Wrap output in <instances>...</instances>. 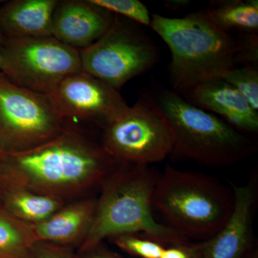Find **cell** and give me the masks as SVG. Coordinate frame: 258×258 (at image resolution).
Listing matches in <instances>:
<instances>
[{"label": "cell", "instance_id": "5", "mask_svg": "<svg viewBox=\"0 0 258 258\" xmlns=\"http://www.w3.org/2000/svg\"><path fill=\"white\" fill-rule=\"evenodd\" d=\"M154 99L174 131V147L169 157L174 160L225 166L255 152L257 146L249 137L172 90L161 88Z\"/></svg>", "mask_w": 258, "mask_h": 258}, {"label": "cell", "instance_id": "16", "mask_svg": "<svg viewBox=\"0 0 258 258\" xmlns=\"http://www.w3.org/2000/svg\"><path fill=\"white\" fill-rule=\"evenodd\" d=\"M64 206L61 199L15 186L0 187V208L26 223L45 221Z\"/></svg>", "mask_w": 258, "mask_h": 258}, {"label": "cell", "instance_id": "28", "mask_svg": "<svg viewBox=\"0 0 258 258\" xmlns=\"http://www.w3.org/2000/svg\"><path fill=\"white\" fill-rule=\"evenodd\" d=\"M243 258H258L257 252L255 250H250L244 256Z\"/></svg>", "mask_w": 258, "mask_h": 258}, {"label": "cell", "instance_id": "13", "mask_svg": "<svg viewBox=\"0 0 258 258\" xmlns=\"http://www.w3.org/2000/svg\"><path fill=\"white\" fill-rule=\"evenodd\" d=\"M184 94L187 95L186 100L191 104L221 115L234 128L247 133L258 132V112L223 79L204 81Z\"/></svg>", "mask_w": 258, "mask_h": 258}, {"label": "cell", "instance_id": "23", "mask_svg": "<svg viewBox=\"0 0 258 258\" xmlns=\"http://www.w3.org/2000/svg\"><path fill=\"white\" fill-rule=\"evenodd\" d=\"M203 241L180 242L164 249L161 258H203Z\"/></svg>", "mask_w": 258, "mask_h": 258}, {"label": "cell", "instance_id": "29", "mask_svg": "<svg viewBox=\"0 0 258 258\" xmlns=\"http://www.w3.org/2000/svg\"><path fill=\"white\" fill-rule=\"evenodd\" d=\"M3 168H2L1 151H0V186L2 184V177H3Z\"/></svg>", "mask_w": 258, "mask_h": 258}, {"label": "cell", "instance_id": "25", "mask_svg": "<svg viewBox=\"0 0 258 258\" xmlns=\"http://www.w3.org/2000/svg\"><path fill=\"white\" fill-rule=\"evenodd\" d=\"M5 37L3 34L0 32V71L3 74H8V69H7L6 64H5L4 57H3V44H4Z\"/></svg>", "mask_w": 258, "mask_h": 258}, {"label": "cell", "instance_id": "3", "mask_svg": "<svg viewBox=\"0 0 258 258\" xmlns=\"http://www.w3.org/2000/svg\"><path fill=\"white\" fill-rule=\"evenodd\" d=\"M150 27L170 50L174 92L184 93L204 81L222 79L236 67L238 39L215 26L202 11L182 18L153 14Z\"/></svg>", "mask_w": 258, "mask_h": 258}, {"label": "cell", "instance_id": "7", "mask_svg": "<svg viewBox=\"0 0 258 258\" xmlns=\"http://www.w3.org/2000/svg\"><path fill=\"white\" fill-rule=\"evenodd\" d=\"M138 25L115 15L99 40L79 50L83 71L119 91L130 80L152 69L159 61V48Z\"/></svg>", "mask_w": 258, "mask_h": 258}, {"label": "cell", "instance_id": "1", "mask_svg": "<svg viewBox=\"0 0 258 258\" xmlns=\"http://www.w3.org/2000/svg\"><path fill=\"white\" fill-rule=\"evenodd\" d=\"M1 186H19L62 200L103 182L122 164L82 128L69 125L46 143L23 152L1 151Z\"/></svg>", "mask_w": 258, "mask_h": 258}, {"label": "cell", "instance_id": "19", "mask_svg": "<svg viewBox=\"0 0 258 258\" xmlns=\"http://www.w3.org/2000/svg\"><path fill=\"white\" fill-rule=\"evenodd\" d=\"M235 88L247 100L249 104L258 112V71L255 66L244 64L236 67L222 78Z\"/></svg>", "mask_w": 258, "mask_h": 258}, {"label": "cell", "instance_id": "9", "mask_svg": "<svg viewBox=\"0 0 258 258\" xmlns=\"http://www.w3.org/2000/svg\"><path fill=\"white\" fill-rule=\"evenodd\" d=\"M3 53L12 82L45 96L83 71L79 50L53 36L5 37Z\"/></svg>", "mask_w": 258, "mask_h": 258}, {"label": "cell", "instance_id": "18", "mask_svg": "<svg viewBox=\"0 0 258 258\" xmlns=\"http://www.w3.org/2000/svg\"><path fill=\"white\" fill-rule=\"evenodd\" d=\"M36 242L31 224L0 208V258H30Z\"/></svg>", "mask_w": 258, "mask_h": 258}, {"label": "cell", "instance_id": "14", "mask_svg": "<svg viewBox=\"0 0 258 258\" xmlns=\"http://www.w3.org/2000/svg\"><path fill=\"white\" fill-rule=\"evenodd\" d=\"M58 0H13L0 8L5 37L52 36V16Z\"/></svg>", "mask_w": 258, "mask_h": 258}, {"label": "cell", "instance_id": "11", "mask_svg": "<svg viewBox=\"0 0 258 258\" xmlns=\"http://www.w3.org/2000/svg\"><path fill=\"white\" fill-rule=\"evenodd\" d=\"M255 183L233 186L232 212L215 235L203 241V258H243L251 250L257 200Z\"/></svg>", "mask_w": 258, "mask_h": 258}, {"label": "cell", "instance_id": "30", "mask_svg": "<svg viewBox=\"0 0 258 258\" xmlns=\"http://www.w3.org/2000/svg\"><path fill=\"white\" fill-rule=\"evenodd\" d=\"M4 3V1H0V3Z\"/></svg>", "mask_w": 258, "mask_h": 258}, {"label": "cell", "instance_id": "2", "mask_svg": "<svg viewBox=\"0 0 258 258\" xmlns=\"http://www.w3.org/2000/svg\"><path fill=\"white\" fill-rule=\"evenodd\" d=\"M159 175L149 165L121 164L107 176L102 182L92 225L83 240V250L124 234H140L164 246L189 241L154 218L153 195Z\"/></svg>", "mask_w": 258, "mask_h": 258}, {"label": "cell", "instance_id": "12", "mask_svg": "<svg viewBox=\"0 0 258 258\" xmlns=\"http://www.w3.org/2000/svg\"><path fill=\"white\" fill-rule=\"evenodd\" d=\"M115 15L89 0L58 1L52 16V36L82 50L95 43L111 26Z\"/></svg>", "mask_w": 258, "mask_h": 258}, {"label": "cell", "instance_id": "22", "mask_svg": "<svg viewBox=\"0 0 258 258\" xmlns=\"http://www.w3.org/2000/svg\"><path fill=\"white\" fill-rule=\"evenodd\" d=\"M239 50L236 57L237 63L254 66L258 60L257 33L240 32L237 37Z\"/></svg>", "mask_w": 258, "mask_h": 258}, {"label": "cell", "instance_id": "10", "mask_svg": "<svg viewBox=\"0 0 258 258\" xmlns=\"http://www.w3.org/2000/svg\"><path fill=\"white\" fill-rule=\"evenodd\" d=\"M46 96L68 125L79 128L83 123L103 129L129 107L118 90L83 71L64 79Z\"/></svg>", "mask_w": 258, "mask_h": 258}, {"label": "cell", "instance_id": "6", "mask_svg": "<svg viewBox=\"0 0 258 258\" xmlns=\"http://www.w3.org/2000/svg\"><path fill=\"white\" fill-rule=\"evenodd\" d=\"M174 134L152 96L142 95L123 114L103 129L101 145L122 164L149 165L170 156Z\"/></svg>", "mask_w": 258, "mask_h": 258}, {"label": "cell", "instance_id": "15", "mask_svg": "<svg viewBox=\"0 0 258 258\" xmlns=\"http://www.w3.org/2000/svg\"><path fill=\"white\" fill-rule=\"evenodd\" d=\"M97 200L86 199L70 204L45 221L32 225L37 242L74 243L84 240L92 225Z\"/></svg>", "mask_w": 258, "mask_h": 258}, {"label": "cell", "instance_id": "17", "mask_svg": "<svg viewBox=\"0 0 258 258\" xmlns=\"http://www.w3.org/2000/svg\"><path fill=\"white\" fill-rule=\"evenodd\" d=\"M201 11L210 23L223 31L257 33V0L215 2Z\"/></svg>", "mask_w": 258, "mask_h": 258}, {"label": "cell", "instance_id": "26", "mask_svg": "<svg viewBox=\"0 0 258 258\" xmlns=\"http://www.w3.org/2000/svg\"><path fill=\"white\" fill-rule=\"evenodd\" d=\"M87 258H120L115 254L111 253V252H107L105 250H98L94 251L92 252Z\"/></svg>", "mask_w": 258, "mask_h": 258}, {"label": "cell", "instance_id": "27", "mask_svg": "<svg viewBox=\"0 0 258 258\" xmlns=\"http://www.w3.org/2000/svg\"><path fill=\"white\" fill-rule=\"evenodd\" d=\"M187 1H169V3H167V5H169V7H171V8H173V7L174 6V5H178V6H185V5H186V4H188Z\"/></svg>", "mask_w": 258, "mask_h": 258}, {"label": "cell", "instance_id": "4", "mask_svg": "<svg viewBox=\"0 0 258 258\" xmlns=\"http://www.w3.org/2000/svg\"><path fill=\"white\" fill-rule=\"evenodd\" d=\"M233 193L211 176L166 165L158 178L153 208L186 238L210 239L223 227L233 208Z\"/></svg>", "mask_w": 258, "mask_h": 258}, {"label": "cell", "instance_id": "24", "mask_svg": "<svg viewBox=\"0 0 258 258\" xmlns=\"http://www.w3.org/2000/svg\"><path fill=\"white\" fill-rule=\"evenodd\" d=\"M33 256L35 258H69L58 249L49 247L43 242H36L34 244Z\"/></svg>", "mask_w": 258, "mask_h": 258}, {"label": "cell", "instance_id": "21", "mask_svg": "<svg viewBox=\"0 0 258 258\" xmlns=\"http://www.w3.org/2000/svg\"><path fill=\"white\" fill-rule=\"evenodd\" d=\"M93 4L128 19L140 25L150 27L152 15L139 0H89Z\"/></svg>", "mask_w": 258, "mask_h": 258}, {"label": "cell", "instance_id": "8", "mask_svg": "<svg viewBox=\"0 0 258 258\" xmlns=\"http://www.w3.org/2000/svg\"><path fill=\"white\" fill-rule=\"evenodd\" d=\"M67 126L45 95L18 86L0 71V151L20 152L38 147Z\"/></svg>", "mask_w": 258, "mask_h": 258}, {"label": "cell", "instance_id": "20", "mask_svg": "<svg viewBox=\"0 0 258 258\" xmlns=\"http://www.w3.org/2000/svg\"><path fill=\"white\" fill-rule=\"evenodd\" d=\"M127 253L139 258H161L166 246L140 234H124L111 237Z\"/></svg>", "mask_w": 258, "mask_h": 258}]
</instances>
